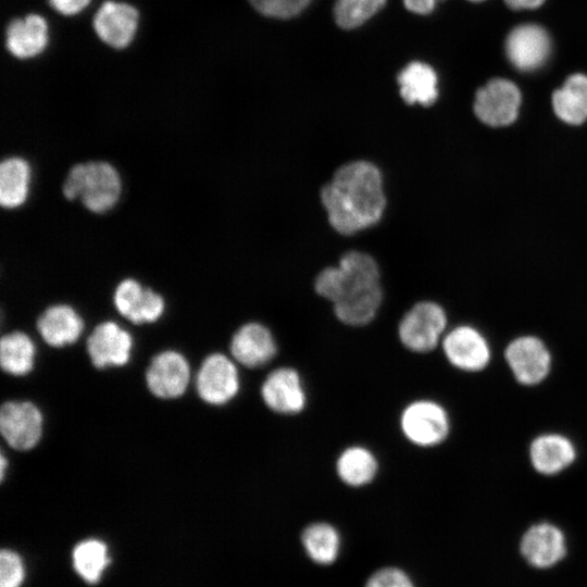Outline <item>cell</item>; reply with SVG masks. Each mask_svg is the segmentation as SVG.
Masks as SVG:
<instances>
[{
  "label": "cell",
  "instance_id": "8992f818",
  "mask_svg": "<svg viewBox=\"0 0 587 587\" xmlns=\"http://www.w3.org/2000/svg\"><path fill=\"white\" fill-rule=\"evenodd\" d=\"M522 95L510 79L496 77L488 80L475 93L474 113L491 127L508 126L517 118Z\"/></svg>",
  "mask_w": 587,
  "mask_h": 587
},
{
  "label": "cell",
  "instance_id": "cb8c5ba5",
  "mask_svg": "<svg viewBox=\"0 0 587 587\" xmlns=\"http://www.w3.org/2000/svg\"><path fill=\"white\" fill-rule=\"evenodd\" d=\"M305 555L315 564L328 566L339 557L341 538L338 529L327 522H314L300 535Z\"/></svg>",
  "mask_w": 587,
  "mask_h": 587
},
{
  "label": "cell",
  "instance_id": "d4e9b609",
  "mask_svg": "<svg viewBox=\"0 0 587 587\" xmlns=\"http://www.w3.org/2000/svg\"><path fill=\"white\" fill-rule=\"evenodd\" d=\"M32 168L22 157H9L0 164V204L4 209H17L29 195Z\"/></svg>",
  "mask_w": 587,
  "mask_h": 587
},
{
  "label": "cell",
  "instance_id": "7c38bea8",
  "mask_svg": "<svg viewBox=\"0 0 587 587\" xmlns=\"http://www.w3.org/2000/svg\"><path fill=\"white\" fill-rule=\"evenodd\" d=\"M505 360L516 380L524 385L542 382L551 364L547 347L533 336H523L511 341L505 349Z\"/></svg>",
  "mask_w": 587,
  "mask_h": 587
},
{
  "label": "cell",
  "instance_id": "d590c367",
  "mask_svg": "<svg viewBox=\"0 0 587 587\" xmlns=\"http://www.w3.org/2000/svg\"><path fill=\"white\" fill-rule=\"evenodd\" d=\"M5 466H7V459H5L4 455L2 454V455H1V478H2V479H3V477H4Z\"/></svg>",
  "mask_w": 587,
  "mask_h": 587
},
{
  "label": "cell",
  "instance_id": "ba28073f",
  "mask_svg": "<svg viewBox=\"0 0 587 587\" xmlns=\"http://www.w3.org/2000/svg\"><path fill=\"white\" fill-rule=\"evenodd\" d=\"M43 417L29 401H7L0 410V430L10 447L29 450L41 438Z\"/></svg>",
  "mask_w": 587,
  "mask_h": 587
},
{
  "label": "cell",
  "instance_id": "d6a6232c",
  "mask_svg": "<svg viewBox=\"0 0 587 587\" xmlns=\"http://www.w3.org/2000/svg\"><path fill=\"white\" fill-rule=\"evenodd\" d=\"M52 9L63 15H73L82 11L90 0H48Z\"/></svg>",
  "mask_w": 587,
  "mask_h": 587
},
{
  "label": "cell",
  "instance_id": "f1b7e54d",
  "mask_svg": "<svg viewBox=\"0 0 587 587\" xmlns=\"http://www.w3.org/2000/svg\"><path fill=\"white\" fill-rule=\"evenodd\" d=\"M386 0H336L334 18L344 29H353L373 17L385 5Z\"/></svg>",
  "mask_w": 587,
  "mask_h": 587
},
{
  "label": "cell",
  "instance_id": "f546056e",
  "mask_svg": "<svg viewBox=\"0 0 587 587\" xmlns=\"http://www.w3.org/2000/svg\"><path fill=\"white\" fill-rule=\"evenodd\" d=\"M261 14L274 18H290L302 12L311 0H248Z\"/></svg>",
  "mask_w": 587,
  "mask_h": 587
},
{
  "label": "cell",
  "instance_id": "e0dca14e",
  "mask_svg": "<svg viewBox=\"0 0 587 587\" xmlns=\"http://www.w3.org/2000/svg\"><path fill=\"white\" fill-rule=\"evenodd\" d=\"M276 342L271 330L258 322L240 326L230 340V353L241 365L250 369L268 363L276 354Z\"/></svg>",
  "mask_w": 587,
  "mask_h": 587
},
{
  "label": "cell",
  "instance_id": "484cf974",
  "mask_svg": "<svg viewBox=\"0 0 587 587\" xmlns=\"http://www.w3.org/2000/svg\"><path fill=\"white\" fill-rule=\"evenodd\" d=\"M36 347L32 338L23 332L4 335L0 341V364L11 375L28 374L35 364Z\"/></svg>",
  "mask_w": 587,
  "mask_h": 587
},
{
  "label": "cell",
  "instance_id": "8fae6325",
  "mask_svg": "<svg viewBox=\"0 0 587 587\" xmlns=\"http://www.w3.org/2000/svg\"><path fill=\"white\" fill-rule=\"evenodd\" d=\"M190 380V369L186 358L173 350L163 351L150 362L146 372L149 390L158 398L180 397Z\"/></svg>",
  "mask_w": 587,
  "mask_h": 587
},
{
  "label": "cell",
  "instance_id": "30bf717a",
  "mask_svg": "<svg viewBox=\"0 0 587 587\" xmlns=\"http://www.w3.org/2000/svg\"><path fill=\"white\" fill-rule=\"evenodd\" d=\"M113 303L122 316L138 325L158 321L165 310V301L160 294L130 277L117 284Z\"/></svg>",
  "mask_w": 587,
  "mask_h": 587
},
{
  "label": "cell",
  "instance_id": "4316f807",
  "mask_svg": "<svg viewBox=\"0 0 587 587\" xmlns=\"http://www.w3.org/2000/svg\"><path fill=\"white\" fill-rule=\"evenodd\" d=\"M336 470L345 484L360 487L373 480L377 472V461L366 448L353 446L339 455Z\"/></svg>",
  "mask_w": 587,
  "mask_h": 587
},
{
  "label": "cell",
  "instance_id": "7a4b0ae2",
  "mask_svg": "<svg viewBox=\"0 0 587 587\" xmlns=\"http://www.w3.org/2000/svg\"><path fill=\"white\" fill-rule=\"evenodd\" d=\"M314 289L333 303L336 317L350 326L373 321L383 301L379 266L371 254L358 250L342 254L337 265L323 268Z\"/></svg>",
  "mask_w": 587,
  "mask_h": 587
},
{
  "label": "cell",
  "instance_id": "2e32d148",
  "mask_svg": "<svg viewBox=\"0 0 587 587\" xmlns=\"http://www.w3.org/2000/svg\"><path fill=\"white\" fill-rule=\"evenodd\" d=\"M264 403L280 414H296L305 405V392L298 372L290 367L272 371L261 388Z\"/></svg>",
  "mask_w": 587,
  "mask_h": 587
},
{
  "label": "cell",
  "instance_id": "ffe728a7",
  "mask_svg": "<svg viewBox=\"0 0 587 587\" xmlns=\"http://www.w3.org/2000/svg\"><path fill=\"white\" fill-rule=\"evenodd\" d=\"M47 45V23L38 14L13 18L5 28V47L20 59L40 53Z\"/></svg>",
  "mask_w": 587,
  "mask_h": 587
},
{
  "label": "cell",
  "instance_id": "277c9868",
  "mask_svg": "<svg viewBox=\"0 0 587 587\" xmlns=\"http://www.w3.org/2000/svg\"><path fill=\"white\" fill-rule=\"evenodd\" d=\"M447 325L444 309L432 301L415 303L401 319L398 335L402 345L414 352H428L440 340Z\"/></svg>",
  "mask_w": 587,
  "mask_h": 587
},
{
  "label": "cell",
  "instance_id": "44dd1931",
  "mask_svg": "<svg viewBox=\"0 0 587 587\" xmlns=\"http://www.w3.org/2000/svg\"><path fill=\"white\" fill-rule=\"evenodd\" d=\"M399 93L408 104L428 107L438 98V76L427 63L413 61L397 77Z\"/></svg>",
  "mask_w": 587,
  "mask_h": 587
},
{
  "label": "cell",
  "instance_id": "836d02e7",
  "mask_svg": "<svg viewBox=\"0 0 587 587\" xmlns=\"http://www.w3.org/2000/svg\"><path fill=\"white\" fill-rule=\"evenodd\" d=\"M442 0H403L405 8L420 15H426L434 11L437 3Z\"/></svg>",
  "mask_w": 587,
  "mask_h": 587
},
{
  "label": "cell",
  "instance_id": "d6986e66",
  "mask_svg": "<svg viewBox=\"0 0 587 587\" xmlns=\"http://www.w3.org/2000/svg\"><path fill=\"white\" fill-rule=\"evenodd\" d=\"M36 326L49 346L61 348L77 341L84 330V321L73 307L58 303L39 315Z\"/></svg>",
  "mask_w": 587,
  "mask_h": 587
},
{
  "label": "cell",
  "instance_id": "3957f363",
  "mask_svg": "<svg viewBox=\"0 0 587 587\" xmlns=\"http://www.w3.org/2000/svg\"><path fill=\"white\" fill-rule=\"evenodd\" d=\"M67 200H78L88 211L102 214L115 207L122 193L117 170L105 161L73 165L62 185Z\"/></svg>",
  "mask_w": 587,
  "mask_h": 587
},
{
  "label": "cell",
  "instance_id": "6da1fadb",
  "mask_svg": "<svg viewBox=\"0 0 587 587\" xmlns=\"http://www.w3.org/2000/svg\"><path fill=\"white\" fill-rule=\"evenodd\" d=\"M320 197L329 225L346 236L376 225L387 204L383 174L366 160L340 165L322 187Z\"/></svg>",
  "mask_w": 587,
  "mask_h": 587
},
{
  "label": "cell",
  "instance_id": "4dcf8cb0",
  "mask_svg": "<svg viewBox=\"0 0 587 587\" xmlns=\"http://www.w3.org/2000/svg\"><path fill=\"white\" fill-rule=\"evenodd\" d=\"M364 587H415L410 575L398 566H383L374 571Z\"/></svg>",
  "mask_w": 587,
  "mask_h": 587
},
{
  "label": "cell",
  "instance_id": "5b68a950",
  "mask_svg": "<svg viewBox=\"0 0 587 587\" xmlns=\"http://www.w3.org/2000/svg\"><path fill=\"white\" fill-rule=\"evenodd\" d=\"M507 59L523 73L541 70L552 54V40L545 27L523 23L513 27L504 41Z\"/></svg>",
  "mask_w": 587,
  "mask_h": 587
},
{
  "label": "cell",
  "instance_id": "83f0119b",
  "mask_svg": "<svg viewBox=\"0 0 587 587\" xmlns=\"http://www.w3.org/2000/svg\"><path fill=\"white\" fill-rule=\"evenodd\" d=\"M76 572L88 583H97L109 563L107 546L98 539L79 542L73 550Z\"/></svg>",
  "mask_w": 587,
  "mask_h": 587
},
{
  "label": "cell",
  "instance_id": "ac0fdd59",
  "mask_svg": "<svg viewBox=\"0 0 587 587\" xmlns=\"http://www.w3.org/2000/svg\"><path fill=\"white\" fill-rule=\"evenodd\" d=\"M521 552L530 565L550 567L564 558L565 537L561 529L550 523L533 525L522 537Z\"/></svg>",
  "mask_w": 587,
  "mask_h": 587
},
{
  "label": "cell",
  "instance_id": "7402d4cb",
  "mask_svg": "<svg viewBox=\"0 0 587 587\" xmlns=\"http://www.w3.org/2000/svg\"><path fill=\"white\" fill-rule=\"evenodd\" d=\"M575 454L571 440L558 434L538 436L530 446L532 464L545 475H553L566 469L573 463Z\"/></svg>",
  "mask_w": 587,
  "mask_h": 587
},
{
  "label": "cell",
  "instance_id": "4fadbf2b",
  "mask_svg": "<svg viewBox=\"0 0 587 587\" xmlns=\"http://www.w3.org/2000/svg\"><path fill=\"white\" fill-rule=\"evenodd\" d=\"M132 348V335L113 321L98 324L87 339V352L98 369L125 365Z\"/></svg>",
  "mask_w": 587,
  "mask_h": 587
},
{
  "label": "cell",
  "instance_id": "5bb4252c",
  "mask_svg": "<svg viewBox=\"0 0 587 587\" xmlns=\"http://www.w3.org/2000/svg\"><path fill=\"white\" fill-rule=\"evenodd\" d=\"M442 347L449 362L466 372L483 370L490 359L486 339L471 326L453 328L445 336Z\"/></svg>",
  "mask_w": 587,
  "mask_h": 587
},
{
  "label": "cell",
  "instance_id": "52a82bcc",
  "mask_svg": "<svg viewBox=\"0 0 587 587\" xmlns=\"http://www.w3.org/2000/svg\"><path fill=\"white\" fill-rule=\"evenodd\" d=\"M401 429L413 444L430 447L442 442L449 433L445 409L430 400L410 403L401 414Z\"/></svg>",
  "mask_w": 587,
  "mask_h": 587
},
{
  "label": "cell",
  "instance_id": "1f68e13d",
  "mask_svg": "<svg viewBox=\"0 0 587 587\" xmlns=\"http://www.w3.org/2000/svg\"><path fill=\"white\" fill-rule=\"evenodd\" d=\"M24 579V566L20 555L3 549L0 554V587H20Z\"/></svg>",
  "mask_w": 587,
  "mask_h": 587
},
{
  "label": "cell",
  "instance_id": "8d00e7d4",
  "mask_svg": "<svg viewBox=\"0 0 587 587\" xmlns=\"http://www.w3.org/2000/svg\"><path fill=\"white\" fill-rule=\"evenodd\" d=\"M469 1H472V2H482V1H485V0H469Z\"/></svg>",
  "mask_w": 587,
  "mask_h": 587
},
{
  "label": "cell",
  "instance_id": "9a60e30c",
  "mask_svg": "<svg viewBox=\"0 0 587 587\" xmlns=\"http://www.w3.org/2000/svg\"><path fill=\"white\" fill-rule=\"evenodd\" d=\"M137 22L138 12L133 5L109 0L97 10L92 26L104 43L122 49L132 41Z\"/></svg>",
  "mask_w": 587,
  "mask_h": 587
},
{
  "label": "cell",
  "instance_id": "9c48e42d",
  "mask_svg": "<svg viewBox=\"0 0 587 587\" xmlns=\"http://www.w3.org/2000/svg\"><path fill=\"white\" fill-rule=\"evenodd\" d=\"M196 388L199 397L209 404L227 403L239 390L235 363L222 353L208 355L198 371Z\"/></svg>",
  "mask_w": 587,
  "mask_h": 587
},
{
  "label": "cell",
  "instance_id": "e575fe53",
  "mask_svg": "<svg viewBox=\"0 0 587 587\" xmlns=\"http://www.w3.org/2000/svg\"><path fill=\"white\" fill-rule=\"evenodd\" d=\"M505 4L512 9L517 11H524V10H535L541 7L546 0H503Z\"/></svg>",
  "mask_w": 587,
  "mask_h": 587
},
{
  "label": "cell",
  "instance_id": "603a6c76",
  "mask_svg": "<svg viewBox=\"0 0 587 587\" xmlns=\"http://www.w3.org/2000/svg\"><path fill=\"white\" fill-rule=\"evenodd\" d=\"M552 108L564 123L579 125L587 120V75L575 73L552 93Z\"/></svg>",
  "mask_w": 587,
  "mask_h": 587
}]
</instances>
